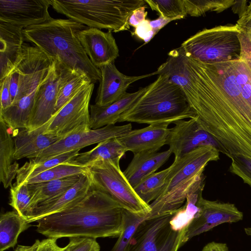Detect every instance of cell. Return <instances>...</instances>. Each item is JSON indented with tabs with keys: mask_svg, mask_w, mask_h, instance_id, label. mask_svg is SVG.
Segmentation results:
<instances>
[{
	"mask_svg": "<svg viewBox=\"0 0 251 251\" xmlns=\"http://www.w3.org/2000/svg\"><path fill=\"white\" fill-rule=\"evenodd\" d=\"M161 73L181 87L199 125L220 151L230 158L251 159V107L238 88L232 61L203 63L180 48L170 54Z\"/></svg>",
	"mask_w": 251,
	"mask_h": 251,
	"instance_id": "1",
	"label": "cell"
},
{
	"mask_svg": "<svg viewBox=\"0 0 251 251\" xmlns=\"http://www.w3.org/2000/svg\"><path fill=\"white\" fill-rule=\"evenodd\" d=\"M125 211L109 196L92 185L86 196L71 208L36 222V231L47 238L119 237Z\"/></svg>",
	"mask_w": 251,
	"mask_h": 251,
	"instance_id": "2",
	"label": "cell"
},
{
	"mask_svg": "<svg viewBox=\"0 0 251 251\" xmlns=\"http://www.w3.org/2000/svg\"><path fill=\"white\" fill-rule=\"evenodd\" d=\"M88 26L73 20L54 19L28 26L23 30L25 41L57 60L66 70L84 73L91 83L100 81L99 69L91 62L78 35Z\"/></svg>",
	"mask_w": 251,
	"mask_h": 251,
	"instance_id": "3",
	"label": "cell"
},
{
	"mask_svg": "<svg viewBox=\"0 0 251 251\" xmlns=\"http://www.w3.org/2000/svg\"><path fill=\"white\" fill-rule=\"evenodd\" d=\"M197 117L181 87L166 75H160L121 115L118 122L170 125Z\"/></svg>",
	"mask_w": 251,
	"mask_h": 251,
	"instance_id": "4",
	"label": "cell"
},
{
	"mask_svg": "<svg viewBox=\"0 0 251 251\" xmlns=\"http://www.w3.org/2000/svg\"><path fill=\"white\" fill-rule=\"evenodd\" d=\"M57 13L89 27L118 32L129 29L128 19L144 0H50Z\"/></svg>",
	"mask_w": 251,
	"mask_h": 251,
	"instance_id": "5",
	"label": "cell"
},
{
	"mask_svg": "<svg viewBox=\"0 0 251 251\" xmlns=\"http://www.w3.org/2000/svg\"><path fill=\"white\" fill-rule=\"evenodd\" d=\"M238 25H226L204 29L181 44L188 57L205 63L240 60L241 47Z\"/></svg>",
	"mask_w": 251,
	"mask_h": 251,
	"instance_id": "6",
	"label": "cell"
},
{
	"mask_svg": "<svg viewBox=\"0 0 251 251\" xmlns=\"http://www.w3.org/2000/svg\"><path fill=\"white\" fill-rule=\"evenodd\" d=\"M87 167L92 185L109 196L124 209L135 213L148 214L150 211V204L137 195L120 167L109 160H99Z\"/></svg>",
	"mask_w": 251,
	"mask_h": 251,
	"instance_id": "7",
	"label": "cell"
},
{
	"mask_svg": "<svg viewBox=\"0 0 251 251\" xmlns=\"http://www.w3.org/2000/svg\"><path fill=\"white\" fill-rule=\"evenodd\" d=\"M175 213L144 219L137 227L126 251H178L182 246L185 228L176 229L173 226L171 221Z\"/></svg>",
	"mask_w": 251,
	"mask_h": 251,
	"instance_id": "8",
	"label": "cell"
},
{
	"mask_svg": "<svg viewBox=\"0 0 251 251\" xmlns=\"http://www.w3.org/2000/svg\"><path fill=\"white\" fill-rule=\"evenodd\" d=\"M91 83L82 87L49 121L45 133L63 138L71 134L91 129L89 110L94 88Z\"/></svg>",
	"mask_w": 251,
	"mask_h": 251,
	"instance_id": "9",
	"label": "cell"
},
{
	"mask_svg": "<svg viewBox=\"0 0 251 251\" xmlns=\"http://www.w3.org/2000/svg\"><path fill=\"white\" fill-rule=\"evenodd\" d=\"M199 210L185 227L182 246L193 237L225 223H237L243 219V213L233 203L212 201L201 196L197 202Z\"/></svg>",
	"mask_w": 251,
	"mask_h": 251,
	"instance_id": "10",
	"label": "cell"
},
{
	"mask_svg": "<svg viewBox=\"0 0 251 251\" xmlns=\"http://www.w3.org/2000/svg\"><path fill=\"white\" fill-rule=\"evenodd\" d=\"M54 61L37 47L24 44L22 58L14 69L19 75V85L17 96L12 103L37 90Z\"/></svg>",
	"mask_w": 251,
	"mask_h": 251,
	"instance_id": "11",
	"label": "cell"
},
{
	"mask_svg": "<svg viewBox=\"0 0 251 251\" xmlns=\"http://www.w3.org/2000/svg\"><path fill=\"white\" fill-rule=\"evenodd\" d=\"M132 130V125H108L98 129H89L66 136L43 151L37 157L31 159L34 162H42L60 154L86 146L99 144L113 138H118Z\"/></svg>",
	"mask_w": 251,
	"mask_h": 251,
	"instance_id": "12",
	"label": "cell"
},
{
	"mask_svg": "<svg viewBox=\"0 0 251 251\" xmlns=\"http://www.w3.org/2000/svg\"><path fill=\"white\" fill-rule=\"evenodd\" d=\"M62 67L57 60L39 85L26 129L32 130L48 123L54 114Z\"/></svg>",
	"mask_w": 251,
	"mask_h": 251,
	"instance_id": "13",
	"label": "cell"
},
{
	"mask_svg": "<svg viewBox=\"0 0 251 251\" xmlns=\"http://www.w3.org/2000/svg\"><path fill=\"white\" fill-rule=\"evenodd\" d=\"M170 129L166 145L175 158H180L196 148L206 145L219 150L214 139L199 125L197 118L178 120Z\"/></svg>",
	"mask_w": 251,
	"mask_h": 251,
	"instance_id": "14",
	"label": "cell"
},
{
	"mask_svg": "<svg viewBox=\"0 0 251 251\" xmlns=\"http://www.w3.org/2000/svg\"><path fill=\"white\" fill-rule=\"evenodd\" d=\"M50 0H0V22L25 29L51 17Z\"/></svg>",
	"mask_w": 251,
	"mask_h": 251,
	"instance_id": "15",
	"label": "cell"
},
{
	"mask_svg": "<svg viewBox=\"0 0 251 251\" xmlns=\"http://www.w3.org/2000/svg\"><path fill=\"white\" fill-rule=\"evenodd\" d=\"M78 37L91 62L98 69L115 62L119 56L111 31L88 27L79 33Z\"/></svg>",
	"mask_w": 251,
	"mask_h": 251,
	"instance_id": "16",
	"label": "cell"
},
{
	"mask_svg": "<svg viewBox=\"0 0 251 251\" xmlns=\"http://www.w3.org/2000/svg\"><path fill=\"white\" fill-rule=\"evenodd\" d=\"M101 73L95 104L107 106L117 101L126 93V90L132 83L154 75L153 73L140 76H128L121 73L114 62L99 68Z\"/></svg>",
	"mask_w": 251,
	"mask_h": 251,
	"instance_id": "17",
	"label": "cell"
},
{
	"mask_svg": "<svg viewBox=\"0 0 251 251\" xmlns=\"http://www.w3.org/2000/svg\"><path fill=\"white\" fill-rule=\"evenodd\" d=\"M169 124L151 125L143 128L132 130L117 139L126 150L133 154L157 152L166 145L170 129Z\"/></svg>",
	"mask_w": 251,
	"mask_h": 251,
	"instance_id": "18",
	"label": "cell"
},
{
	"mask_svg": "<svg viewBox=\"0 0 251 251\" xmlns=\"http://www.w3.org/2000/svg\"><path fill=\"white\" fill-rule=\"evenodd\" d=\"M23 30L0 22V81L10 75L22 58L25 41Z\"/></svg>",
	"mask_w": 251,
	"mask_h": 251,
	"instance_id": "19",
	"label": "cell"
},
{
	"mask_svg": "<svg viewBox=\"0 0 251 251\" xmlns=\"http://www.w3.org/2000/svg\"><path fill=\"white\" fill-rule=\"evenodd\" d=\"M91 187L88 174H82L79 180L64 193L37 205L27 221L29 223L36 222L44 217L71 208L86 196Z\"/></svg>",
	"mask_w": 251,
	"mask_h": 251,
	"instance_id": "20",
	"label": "cell"
},
{
	"mask_svg": "<svg viewBox=\"0 0 251 251\" xmlns=\"http://www.w3.org/2000/svg\"><path fill=\"white\" fill-rule=\"evenodd\" d=\"M49 121L32 130L26 129L16 130L13 134L15 145L14 158L33 159L43 151L62 138L51 134L45 133Z\"/></svg>",
	"mask_w": 251,
	"mask_h": 251,
	"instance_id": "21",
	"label": "cell"
},
{
	"mask_svg": "<svg viewBox=\"0 0 251 251\" xmlns=\"http://www.w3.org/2000/svg\"><path fill=\"white\" fill-rule=\"evenodd\" d=\"M147 88V86L140 88L133 93L126 92L120 99L107 106H99L96 104L91 105L90 128L95 129L115 125L118 122L121 115L131 106Z\"/></svg>",
	"mask_w": 251,
	"mask_h": 251,
	"instance_id": "22",
	"label": "cell"
},
{
	"mask_svg": "<svg viewBox=\"0 0 251 251\" xmlns=\"http://www.w3.org/2000/svg\"><path fill=\"white\" fill-rule=\"evenodd\" d=\"M172 154L169 149L162 152L134 154L132 160L123 173L134 188L145 177L155 173L169 159Z\"/></svg>",
	"mask_w": 251,
	"mask_h": 251,
	"instance_id": "23",
	"label": "cell"
},
{
	"mask_svg": "<svg viewBox=\"0 0 251 251\" xmlns=\"http://www.w3.org/2000/svg\"><path fill=\"white\" fill-rule=\"evenodd\" d=\"M126 152V150L118 140L113 138L98 144L89 151L79 153L69 163L88 167L99 160H109L120 167V161Z\"/></svg>",
	"mask_w": 251,
	"mask_h": 251,
	"instance_id": "24",
	"label": "cell"
},
{
	"mask_svg": "<svg viewBox=\"0 0 251 251\" xmlns=\"http://www.w3.org/2000/svg\"><path fill=\"white\" fill-rule=\"evenodd\" d=\"M82 175L27 184L31 197V215L37 205L61 195L73 187L79 180Z\"/></svg>",
	"mask_w": 251,
	"mask_h": 251,
	"instance_id": "25",
	"label": "cell"
},
{
	"mask_svg": "<svg viewBox=\"0 0 251 251\" xmlns=\"http://www.w3.org/2000/svg\"><path fill=\"white\" fill-rule=\"evenodd\" d=\"M8 128L0 121V180L5 188L11 186L20 168L19 164L14 161V141Z\"/></svg>",
	"mask_w": 251,
	"mask_h": 251,
	"instance_id": "26",
	"label": "cell"
},
{
	"mask_svg": "<svg viewBox=\"0 0 251 251\" xmlns=\"http://www.w3.org/2000/svg\"><path fill=\"white\" fill-rule=\"evenodd\" d=\"M15 210L3 213L0 218V251L13 248L20 234L31 226Z\"/></svg>",
	"mask_w": 251,
	"mask_h": 251,
	"instance_id": "27",
	"label": "cell"
},
{
	"mask_svg": "<svg viewBox=\"0 0 251 251\" xmlns=\"http://www.w3.org/2000/svg\"><path fill=\"white\" fill-rule=\"evenodd\" d=\"M91 83L89 78L84 73L69 71L62 67L54 114L70 101L82 87Z\"/></svg>",
	"mask_w": 251,
	"mask_h": 251,
	"instance_id": "28",
	"label": "cell"
},
{
	"mask_svg": "<svg viewBox=\"0 0 251 251\" xmlns=\"http://www.w3.org/2000/svg\"><path fill=\"white\" fill-rule=\"evenodd\" d=\"M79 151L77 150L66 152L38 163L34 162L30 159L19 168L15 183L18 185L22 184L28 179L45 171L60 164L69 162L79 154Z\"/></svg>",
	"mask_w": 251,
	"mask_h": 251,
	"instance_id": "29",
	"label": "cell"
},
{
	"mask_svg": "<svg viewBox=\"0 0 251 251\" xmlns=\"http://www.w3.org/2000/svg\"><path fill=\"white\" fill-rule=\"evenodd\" d=\"M170 167L155 172L143 179L133 188L140 198L147 204L155 200L164 187Z\"/></svg>",
	"mask_w": 251,
	"mask_h": 251,
	"instance_id": "30",
	"label": "cell"
},
{
	"mask_svg": "<svg viewBox=\"0 0 251 251\" xmlns=\"http://www.w3.org/2000/svg\"><path fill=\"white\" fill-rule=\"evenodd\" d=\"M87 173V167L74 165L67 162L45 171L28 179L25 183L29 184L44 182Z\"/></svg>",
	"mask_w": 251,
	"mask_h": 251,
	"instance_id": "31",
	"label": "cell"
},
{
	"mask_svg": "<svg viewBox=\"0 0 251 251\" xmlns=\"http://www.w3.org/2000/svg\"><path fill=\"white\" fill-rule=\"evenodd\" d=\"M187 14L193 17H199L211 11L221 12L233 6V0H184Z\"/></svg>",
	"mask_w": 251,
	"mask_h": 251,
	"instance_id": "32",
	"label": "cell"
},
{
	"mask_svg": "<svg viewBox=\"0 0 251 251\" xmlns=\"http://www.w3.org/2000/svg\"><path fill=\"white\" fill-rule=\"evenodd\" d=\"M147 214L125 210L123 231L111 251H126L133 235L140 224L147 218Z\"/></svg>",
	"mask_w": 251,
	"mask_h": 251,
	"instance_id": "33",
	"label": "cell"
},
{
	"mask_svg": "<svg viewBox=\"0 0 251 251\" xmlns=\"http://www.w3.org/2000/svg\"><path fill=\"white\" fill-rule=\"evenodd\" d=\"M152 10L160 16L174 20H179L188 14L184 0H144Z\"/></svg>",
	"mask_w": 251,
	"mask_h": 251,
	"instance_id": "34",
	"label": "cell"
},
{
	"mask_svg": "<svg viewBox=\"0 0 251 251\" xmlns=\"http://www.w3.org/2000/svg\"><path fill=\"white\" fill-rule=\"evenodd\" d=\"M31 197L26 183L11 186L9 204L27 221L31 215Z\"/></svg>",
	"mask_w": 251,
	"mask_h": 251,
	"instance_id": "35",
	"label": "cell"
},
{
	"mask_svg": "<svg viewBox=\"0 0 251 251\" xmlns=\"http://www.w3.org/2000/svg\"><path fill=\"white\" fill-rule=\"evenodd\" d=\"M232 64L238 88L251 107V70L242 60L232 61Z\"/></svg>",
	"mask_w": 251,
	"mask_h": 251,
	"instance_id": "36",
	"label": "cell"
},
{
	"mask_svg": "<svg viewBox=\"0 0 251 251\" xmlns=\"http://www.w3.org/2000/svg\"><path fill=\"white\" fill-rule=\"evenodd\" d=\"M230 159V172L240 177L244 183L251 187V159L240 155L234 156Z\"/></svg>",
	"mask_w": 251,
	"mask_h": 251,
	"instance_id": "37",
	"label": "cell"
},
{
	"mask_svg": "<svg viewBox=\"0 0 251 251\" xmlns=\"http://www.w3.org/2000/svg\"><path fill=\"white\" fill-rule=\"evenodd\" d=\"M67 251H100V246L96 239L86 237L69 238Z\"/></svg>",
	"mask_w": 251,
	"mask_h": 251,
	"instance_id": "38",
	"label": "cell"
},
{
	"mask_svg": "<svg viewBox=\"0 0 251 251\" xmlns=\"http://www.w3.org/2000/svg\"><path fill=\"white\" fill-rule=\"evenodd\" d=\"M157 33L153 29L150 24V20L146 19L135 28L132 35H136L143 40L145 44L148 43Z\"/></svg>",
	"mask_w": 251,
	"mask_h": 251,
	"instance_id": "39",
	"label": "cell"
},
{
	"mask_svg": "<svg viewBox=\"0 0 251 251\" xmlns=\"http://www.w3.org/2000/svg\"><path fill=\"white\" fill-rule=\"evenodd\" d=\"M10 75L0 81V112L8 108L12 103L10 90Z\"/></svg>",
	"mask_w": 251,
	"mask_h": 251,
	"instance_id": "40",
	"label": "cell"
},
{
	"mask_svg": "<svg viewBox=\"0 0 251 251\" xmlns=\"http://www.w3.org/2000/svg\"><path fill=\"white\" fill-rule=\"evenodd\" d=\"M57 239L47 238L40 241L37 251H67L68 245L61 247L58 245Z\"/></svg>",
	"mask_w": 251,
	"mask_h": 251,
	"instance_id": "41",
	"label": "cell"
},
{
	"mask_svg": "<svg viewBox=\"0 0 251 251\" xmlns=\"http://www.w3.org/2000/svg\"><path fill=\"white\" fill-rule=\"evenodd\" d=\"M236 25L240 30H251V1L245 10L239 15Z\"/></svg>",
	"mask_w": 251,
	"mask_h": 251,
	"instance_id": "42",
	"label": "cell"
},
{
	"mask_svg": "<svg viewBox=\"0 0 251 251\" xmlns=\"http://www.w3.org/2000/svg\"><path fill=\"white\" fill-rule=\"evenodd\" d=\"M146 6H143L135 10L130 15L128 23L129 26L136 27L141 23L146 20L148 12L145 11Z\"/></svg>",
	"mask_w": 251,
	"mask_h": 251,
	"instance_id": "43",
	"label": "cell"
},
{
	"mask_svg": "<svg viewBox=\"0 0 251 251\" xmlns=\"http://www.w3.org/2000/svg\"><path fill=\"white\" fill-rule=\"evenodd\" d=\"M10 85L9 90L12 102L14 100L18 92L19 85V75L18 73L13 70L9 75Z\"/></svg>",
	"mask_w": 251,
	"mask_h": 251,
	"instance_id": "44",
	"label": "cell"
},
{
	"mask_svg": "<svg viewBox=\"0 0 251 251\" xmlns=\"http://www.w3.org/2000/svg\"><path fill=\"white\" fill-rule=\"evenodd\" d=\"M201 251H230L226 243L212 241L206 244Z\"/></svg>",
	"mask_w": 251,
	"mask_h": 251,
	"instance_id": "45",
	"label": "cell"
},
{
	"mask_svg": "<svg viewBox=\"0 0 251 251\" xmlns=\"http://www.w3.org/2000/svg\"><path fill=\"white\" fill-rule=\"evenodd\" d=\"M173 21L172 19L165 18L161 16L154 20H150V24L153 29L157 33L161 28L168 23Z\"/></svg>",
	"mask_w": 251,
	"mask_h": 251,
	"instance_id": "46",
	"label": "cell"
},
{
	"mask_svg": "<svg viewBox=\"0 0 251 251\" xmlns=\"http://www.w3.org/2000/svg\"><path fill=\"white\" fill-rule=\"evenodd\" d=\"M247 2V1H237L235 0V2L232 6V10L235 13H237L239 15H240L246 9L247 5L246 4Z\"/></svg>",
	"mask_w": 251,
	"mask_h": 251,
	"instance_id": "47",
	"label": "cell"
},
{
	"mask_svg": "<svg viewBox=\"0 0 251 251\" xmlns=\"http://www.w3.org/2000/svg\"><path fill=\"white\" fill-rule=\"evenodd\" d=\"M39 242L36 240L31 246L18 245L15 251H37Z\"/></svg>",
	"mask_w": 251,
	"mask_h": 251,
	"instance_id": "48",
	"label": "cell"
},
{
	"mask_svg": "<svg viewBox=\"0 0 251 251\" xmlns=\"http://www.w3.org/2000/svg\"><path fill=\"white\" fill-rule=\"evenodd\" d=\"M240 30L241 31L245 33L249 37V38L251 40V29H245V30H240Z\"/></svg>",
	"mask_w": 251,
	"mask_h": 251,
	"instance_id": "49",
	"label": "cell"
},
{
	"mask_svg": "<svg viewBox=\"0 0 251 251\" xmlns=\"http://www.w3.org/2000/svg\"><path fill=\"white\" fill-rule=\"evenodd\" d=\"M244 230L247 235L251 237V227L245 228Z\"/></svg>",
	"mask_w": 251,
	"mask_h": 251,
	"instance_id": "50",
	"label": "cell"
},
{
	"mask_svg": "<svg viewBox=\"0 0 251 251\" xmlns=\"http://www.w3.org/2000/svg\"><path fill=\"white\" fill-rule=\"evenodd\" d=\"M242 32V31H241ZM244 33V32H243ZM247 36L248 37V38H249V39L250 40V41H251V40L249 38V37L247 35Z\"/></svg>",
	"mask_w": 251,
	"mask_h": 251,
	"instance_id": "51",
	"label": "cell"
}]
</instances>
